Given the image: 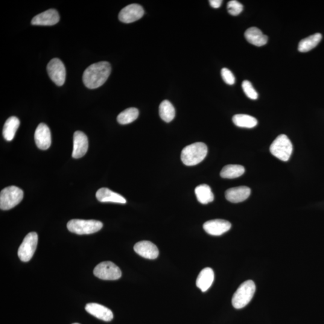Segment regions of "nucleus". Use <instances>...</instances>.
I'll list each match as a JSON object with an SVG mask.
<instances>
[{
	"label": "nucleus",
	"mask_w": 324,
	"mask_h": 324,
	"mask_svg": "<svg viewBox=\"0 0 324 324\" xmlns=\"http://www.w3.org/2000/svg\"><path fill=\"white\" fill-rule=\"evenodd\" d=\"M244 36L248 42L256 46H264L268 42L267 36L262 33L261 30L256 27L247 29L245 32Z\"/></svg>",
	"instance_id": "18"
},
{
	"label": "nucleus",
	"mask_w": 324,
	"mask_h": 324,
	"mask_svg": "<svg viewBox=\"0 0 324 324\" xmlns=\"http://www.w3.org/2000/svg\"><path fill=\"white\" fill-rule=\"evenodd\" d=\"M256 286L252 280H247L242 284L233 294L232 304L233 308L240 309L246 307L255 294Z\"/></svg>",
	"instance_id": "3"
},
{
	"label": "nucleus",
	"mask_w": 324,
	"mask_h": 324,
	"mask_svg": "<svg viewBox=\"0 0 324 324\" xmlns=\"http://www.w3.org/2000/svg\"><path fill=\"white\" fill-rule=\"evenodd\" d=\"M215 280L214 271L211 268H204L198 275L197 280V286L203 292H206L211 287Z\"/></svg>",
	"instance_id": "20"
},
{
	"label": "nucleus",
	"mask_w": 324,
	"mask_h": 324,
	"mask_svg": "<svg viewBox=\"0 0 324 324\" xmlns=\"http://www.w3.org/2000/svg\"><path fill=\"white\" fill-rule=\"evenodd\" d=\"M85 309L90 315L106 322H109L113 318L112 312L109 309L98 303H89Z\"/></svg>",
	"instance_id": "16"
},
{
	"label": "nucleus",
	"mask_w": 324,
	"mask_h": 324,
	"mask_svg": "<svg viewBox=\"0 0 324 324\" xmlns=\"http://www.w3.org/2000/svg\"><path fill=\"white\" fill-rule=\"evenodd\" d=\"M93 273L99 279L105 280H118L122 275L119 268L110 261L103 262L98 264L95 267Z\"/></svg>",
	"instance_id": "8"
},
{
	"label": "nucleus",
	"mask_w": 324,
	"mask_h": 324,
	"mask_svg": "<svg viewBox=\"0 0 324 324\" xmlns=\"http://www.w3.org/2000/svg\"><path fill=\"white\" fill-rule=\"evenodd\" d=\"M242 88H243V92L247 98L252 99V100H256V99H258V93L253 88L252 84L250 81L247 80L244 81L243 83H242Z\"/></svg>",
	"instance_id": "28"
},
{
	"label": "nucleus",
	"mask_w": 324,
	"mask_h": 324,
	"mask_svg": "<svg viewBox=\"0 0 324 324\" xmlns=\"http://www.w3.org/2000/svg\"><path fill=\"white\" fill-rule=\"evenodd\" d=\"M134 250L139 256L148 259H156L159 253L156 245L149 241L138 242L134 246Z\"/></svg>",
	"instance_id": "14"
},
{
	"label": "nucleus",
	"mask_w": 324,
	"mask_h": 324,
	"mask_svg": "<svg viewBox=\"0 0 324 324\" xmlns=\"http://www.w3.org/2000/svg\"><path fill=\"white\" fill-rule=\"evenodd\" d=\"M270 150L271 153L277 159L287 162L293 153V146L287 135H280L271 144Z\"/></svg>",
	"instance_id": "5"
},
{
	"label": "nucleus",
	"mask_w": 324,
	"mask_h": 324,
	"mask_svg": "<svg viewBox=\"0 0 324 324\" xmlns=\"http://www.w3.org/2000/svg\"><path fill=\"white\" fill-rule=\"evenodd\" d=\"M245 169L243 166L228 165L224 166L220 172V176L223 179H233L240 177L244 173Z\"/></svg>",
	"instance_id": "24"
},
{
	"label": "nucleus",
	"mask_w": 324,
	"mask_h": 324,
	"mask_svg": "<svg viewBox=\"0 0 324 324\" xmlns=\"http://www.w3.org/2000/svg\"><path fill=\"white\" fill-rule=\"evenodd\" d=\"M208 148L206 144L203 142H196L183 148L181 159L186 166H195L206 158Z\"/></svg>",
	"instance_id": "2"
},
{
	"label": "nucleus",
	"mask_w": 324,
	"mask_h": 324,
	"mask_svg": "<svg viewBox=\"0 0 324 324\" xmlns=\"http://www.w3.org/2000/svg\"><path fill=\"white\" fill-rule=\"evenodd\" d=\"M60 20V15L55 9H49L37 14L31 20V24L34 25H54Z\"/></svg>",
	"instance_id": "15"
},
{
	"label": "nucleus",
	"mask_w": 324,
	"mask_h": 324,
	"mask_svg": "<svg viewBox=\"0 0 324 324\" xmlns=\"http://www.w3.org/2000/svg\"><path fill=\"white\" fill-rule=\"evenodd\" d=\"M47 71L51 80L58 86H62L66 80V68L58 58H53L48 64Z\"/></svg>",
	"instance_id": "9"
},
{
	"label": "nucleus",
	"mask_w": 324,
	"mask_h": 324,
	"mask_svg": "<svg viewBox=\"0 0 324 324\" xmlns=\"http://www.w3.org/2000/svg\"><path fill=\"white\" fill-rule=\"evenodd\" d=\"M34 139L37 147L40 150H47L51 145V131L48 125L40 123L34 133Z\"/></svg>",
	"instance_id": "11"
},
{
	"label": "nucleus",
	"mask_w": 324,
	"mask_h": 324,
	"mask_svg": "<svg viewBox=\"0 0 324 324\" xmlns=\"http://www.w3.org/2000/svg\"><path fill=\"white\" fill-rule=\"evenodd\" d=\"M203 227L209 234L219 236L228 231L231 227V224L225 220L215 219L206 221Z\"/></svg>",
	"instance_id": "13"
},
{
	"label": "nucleus",
	"mask_w": 324,
	"mask_h": 324,
	"mask_svg": "<svg viewBox=\"0 0 324 324\" xmlns=\"http://www.w3.org/2000/svg\"><path fill=\"white\" fill-rule=\"evenodd\" d=\"M23 197L24 192L22 189L14 186L7 187L0 194V208L2 210L13 209L21 202Z\"/></svg>",
	"instance_id": "6"
},
{
	"label": "nucleus",
	"mask_w": 324,
	"mask_h": 324,
	"mask_svg": "<svg viewBox=\"0 0 324 324\" xmlns=\"http://www.w3.org/2000/svg\"><path fill=\"white\" fill-rule=\"evenodd\" d=\"M223 1L221 0H210L209 1L210 5L213 8H217L221 6Z\"/></svg>",
	"instance_id": "31"
},
{
	"label": "nucleus",
	"mask_w": 324,
	"mask_h": 324,
	"mask_svg": "<svg viewBox=\"0 0 324 324\" xmlns=\"http://www.w3.org/2000/svg\"><path fill=\"white\" fill-rule=\"evenodd\" d=\"M96 198L102 203H126L124 197L108 188H101L98 190L96 194Z\"/></svg>",
	"instance_id": "19"
},
{
	"label": "nucleus",
	"mask_w": 324,
	"mask_h": 324,
	"mask_svg": "<svg viewBox=\"0 0 324 324\" xmlns=\"http://www.w3.org/2000/svg\"><path fill=\"white\" fill-rule=\"evenodd\" d=\"M322 34L316 33L300 41L298 49L300 52H307L313 49L319 44L322 40Z\"/></svg>",
	"instance_id": "22"
},
{
	"label": "nucleus",
	"mask_w": 324,
	"mask_h": 324,
	"mask_svg": "<svg viewBox=\"0 0 324 324\" xmlns=\"http://www.w3.org/2000/svg\"><path fill=\"white\" fill-rule=\"evenodd\" d=\"M80 324L75 323V324Z\"/></svg>",
	"instance_id": "32"
},
{
	"label": "nucleus",
	"mask_w": 324,
	"mask_h": 324,
	"mask_svg": "<svg viewBox=\"0 0 324 324\" xmlns=\"http://www.w3.org/2000/svg\"><path fill=\"white\" fill-rule=\"evenodd\" d=\"M243 5L236 0H232L228 2L227 5V10L232 16H237L243 10Z\"/></svg>",
	"instance_id": "29"
},
{
	"label": "nucleus",
	"mask_w": 324,
	"mask_h": 324,
	"mask_svg": "<svg viewBox=\"0 0 324 324\" xmlns=\"http://www.w3.org/2000/svg\"><path fill=\"white\" fill-rule=\"evenodd\" d=\"M37 243L36 232H30L26 235L17 252L20 261L27 262L30 260L36 250Z\"/></svg>",
	"instance_id": "7"
},
{
	"label": "nucleus",
	"mask_w": 324,
	"mask_h": 324,
	"mask_svg": "<svg viewBox=\"0 0 324 324\" xmlns=\"http://www.w3.org/2000/svg\"><path fill=\"white\" fill-rule=\"evenodd\" d=\"M89 140L86 134L81 131H77L74 135V149L72 157L74 159H80L83 157L88 151Z\"/></svg>",
	"instance_id": "12"
},
{
	"label": "nucleus",
	"mask_w": 324,
	"mask_h": 324,
	"mask_svg": "<svg viewBox=\"0 0 324 324\" xmlns=\"http://www.w3.org/2000/svg\"><path fill=\"white\" fill-rule=\"evenodd\" d=\"M111 72V66L107 61L92 64L84 71L83 83L87 88L96 89L103 86Z\"/></svg>",
	"instance_id": "1"
},
{
	"label": "nucleus",
	"mask_w": 324,
	"mask_h": 324,
	"mask_svg": "<svg viewBox=\"0 0 324 324\" xmlns=\"http://www.w3.org/2000/svg\"><path fill=\"white\" fill-rule=\"evenodd\" d=\"M144 8L138 4H132L122 8L119 13V19L122 22L129 24L136 21L144 15Z\"/></svg>",
	"instance_id": "10"
},
{
	"label": "nucleus",
	"mask_w": 324,
	"mask_h": 324,
	"mask_svg": "<svg viewBox=\"0 0 324 324\" xmlns=\"http://www.w3.org/2000/svg\"><path fill=\"white\" fill-rule=\"evenodd\" d=\"M195 192L198 201L202 204H207L214 200V194L209 185H199L195 189Z\"/></svg>",
	"instance_id": "23"
},
{
	"label": "nucleus",
	"mask_w": 324,
	"mask_h": 324,
	"mask_svg": "<svg viewBox=\"0 0 324 324\" xmlns=\"http://www.w3.org/2000/svg\"><path fill=\"white\" fill-rule=\"evenodd\" d=\"M232 121L236 126L243 128H253L258 124L257 119L246 114H236L233 116Z\"/></svg>",
	"instance_id": "26"
},
{
	"label": "nucleus",
	"mask_w": 324,
	"mask_h": 324,
	"mask_svg": "<svg viewBox=\"0 0 324 324\" xmlns=\"http://www.w3.org/2000/svg\"><path fill=\"white\" fill-rule=\"evenodd\" d=\"M19 125V119L16 116H11L7 119L4 125L3 130H2V135L6 141H12Z\"/></svg>",
	"instance_id": "21"
},
{
	"label": "nucleus",
	"mask_w": 324,
	"mask_h": 324,
	"mask_svg": "<svg viewBox=\"0 0 324 324\" xmlns=\"http://www.w3.org/2000/svg\"><path fill=\"white\" fill-rule=\"evenodd\" d=\"M139 116V110L135 108H130L121 112L117 116L119 124H127L135 121Z\"/></svg>",
	"instance_id": "27"
},
{
	"label": "nucleus",
	"mask_w": 324,
	"mask_h": 324,
	"mask_svg": "<svg viewBox=\"0 0 324 324\" xmlns=\"http://www.w3.org/2000/svg\"><path fill=\"white\" fill-rule=\"evenodd\" d=\"M251 191L247 186L236 187L227 189L225 197L227 201L232 203H239L246 200L249 197Z\"/></svg>",
	"instance_id": "17"
},
{
	"label": "nucleus",
	"mask_w": 324,
	"mask_h": 324,
	"mask_svg": "<svg viewBox=\"0 0 324 324\" xmlns=\"http://www.w3.org/2000/svg\"><path fill=\"white\" fill-rule=\"evenodd\" d=\"M103 227V223L95 220L72 219L67 224L70 232L76 234H92L99 231Z\"/></svg>",
	"instance_id": "4"
},
{
	"label": "nucleus",
	"mask_w": 324,
	"mask_h": 324,
	"mask_svg": "<svg viewBox=\"0 0 324 324\" xmlns=\"http://www.w3.org/2000/svg\"><path fill=\"white\" fill-rule=\"evenodd\" d=\"M221 76L224 83L228 85H233L235 83V78L232 72L228 69L223 68L221 71Z\"/></svg>",
	"instance_id": "30"
},
{
	"label": "nucleus",
	"mask_w": 324,
	"mask_h": 324,
	"mask_svg": "<svg viewBox=\"0 0 324 324\" xmlns=\"http://www.w3.org/2000/svg\"><path fill=\"white\" fill-rule=\"evenodd\" d=\"M159 115L163 121L169 122L173 120L176 116V110L168 101H164L160 104L159 106Z\"/></svg>",
	"instance_id": "25"
}]
</instances>
